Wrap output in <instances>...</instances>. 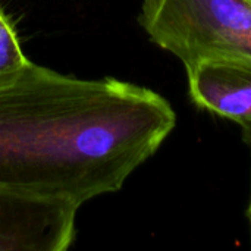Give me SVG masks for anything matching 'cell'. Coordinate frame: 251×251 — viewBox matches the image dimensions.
Returning <instances> with one entry per match:
<instances>
[{
  "label": "cell",
  "mask_w": 251,
  "mask_h": 251,
  "mask_svg": "<svg viewBox=\"0 0 251 251\" xmlns=\"http://www.w3.org/2000/svg\"><path fill=\"white\" fill-rule=\"evenodd\" d=\"M176 125L159 93L31 60L0 76V190L76 204L122 188Z\"/></svg>",
  "instance_id": "6da1fadb"
},
{
  "label": "cell",
  "mask_w": 251,
  "mask_h": 251,
  "mask_svg": "<svg viewBox=\"0 0 251 251\" xmlns=\"http://www.w3.org/2000/svg\"><path fill=\"white\" fill-rule=\"evenodd\" d=\"M138 21L185 69L206 57L251 62V0H143Z\"/></svg>",
  "instance_id": "7a4b0ae2"
},
{
  "label": "cell",
  "mask_w": 251,
  "mask_h": 251,
  "mask_svg": "<svg viewBox=\"0 0 251 251\" xmlns=\"http://www.w3.org/2000/svg\"><path fill=\"white\" fill-rule=\"evenodd\" d=\"M79 204L0 190V251H63L75 238Z\"/></svg>",
  "instance_id": "3957f363"
},
{
  "label": "cell",
  "mask_w": 251,
  "mask_h": 251,
  "mask_svg": "<svg viewBox=\"0 0 251 251\" xmlns=\"http://www.w3.org/2000/svg\"><path fill=\"white\" fill-rule=\"evenodd\" d=\"M193 103L238 125L251 124V62L206 57L187 68Z\"/></svg>",
  "instance_id": "277c9868"
},
{
  "label": "cell",
  "mask_w": 251,
  "mask_h": 251,
  "mask_svg": "<svg viewBox=\"0 0 251 251\" xmlns=\"http://www.w3.org/2000/svg\"><path fill=\"white\" fill-rule=\"evenodd\" d=\"M28 62L12 22L0 7V76L21 69Z\"/></svg>",
  "instance_id": "5b68a950"
},
{
  "label": "cell",
  "mask_w": 251,
  "mask_h": 251,
  "mask_svg": "<svg viewBox=\"0 0 251 251\" xmlns=\"http://www.w3.org/2000/svg\"><path fill=\"white\" fill-rule=\"evenodd\" d=\"M240 126H241V134H243L244 143H247L251 147V124H243Z\"/></svg>",
  "instance_id": "8992f818"
},
{
  "label": "cell",
  "mask_w": 251,
  "mask_h": 251,
  "mask_svg": "<svg viewBox=\"0 0 251 251\" xmlns=\"http://www.w3.org/2000/svg\"><path fill=\"white\" fill-rule=\"evenodd\" d=\"M247 216L250 221V228H251V193H250V203H249V210H247Z\"/></svg>",
  "instance_id": "52a82bcc"
}]
</instances>
